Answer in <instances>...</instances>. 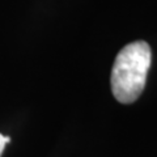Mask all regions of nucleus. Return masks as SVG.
Instances as JSON below:
<instances>
[{
    "instance_id": "2",
    "label": "nucleus",
    "mask_w": 157,
    "mask_h": 157,
    "mask_svg": "<svg viewBox=\"0 0 157 157\" xmlns=\"http://www.w3.org/2000/svg\"><path fill=\"white\" fill-rule=\"evenodd\" d=\"M6 144H7V143H6V136L0 134V156H2L4 148H6Z\"/></svg>"
},
{
    "instance_id": "1",
    "label": "nucleus",
    "mask_w": 157,
    "mask_h": 157,
    "mask_svg": "<svg viewBox=\"0 0 157 157\" xmlns=\"http://www.w3.org/2000/svg\"><path fill=\"white\" fill-rule=\"evenodd\" d=\"M152 63L151 47L145 41H135L118 52L111 70V90L121 104H132L143 93Z\"/></svg>"
}]
</instances>
